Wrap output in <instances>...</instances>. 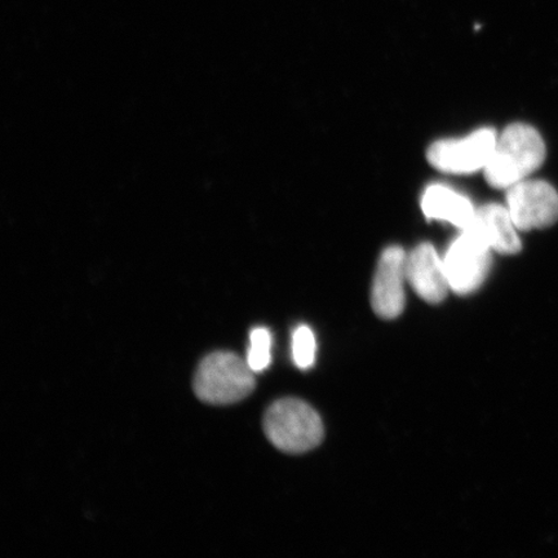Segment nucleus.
<instances>
[{
  "label": "nucleus",
  "instance_id": "7ed1b4c3",
  "mask_svg": "<svg viewBox=\"0 0 558 558\" xmlns=\"http://www.w3.org/2000/svg\"><path fill=\"white\" fill-rule=\"evenodd\" d=\"M255 373L247 361L230 352H215L201 362L193 388L201 401L209 404H232L254 392Z\"/></svg>",
  "mask_w": 558,
  "mask_h": 558
},
{
  "label": "nucleus",
  "instance_id": "39448f33",
  "mask_svg": "<svg viewBox=\"0 0 558 558\" xmlns=\"http://www.w3.org/2000/svg\"><path fill=\"white\" fill-rule=\"evenodd\" d=\"M497 140V132L493 129H481L463 138L441 140L430 145L428 162L436 170L452 174L485 170Z\"/></svg>",
  "mask_w": 558,
  "mask_h": 558
},
{
  "label": "nucleus",
  "instance_id": "f8f14e48",
  "mask_svg": "<svg viewBox=\"0 0 558 558\" xmlns=\"http://www.w3.org/2000/svg\"><path fill=\"white\" fill-rule=\"evenodd\" d=\"M317 341L311 327L302 325L292 333V359L302 369H308L316 362Z\"/></svg>",
  "mask_w": 558,
  "mask_h": 558
},
{
  "label": "nucleus",
  "instance_id": "9d476101",
  "mask_svg": "<svg viewBox=\"0 0 558 558\" xmlns=\"http://www.w3.org/2000/svg\"><path fill=\"white\" fill-rule=\"evenodd\" d=\"M422 209L428 220L450 222L460 230L469 228L476 214V208L465 195L441 184H434L425 190Z\"/></svg>",
  "mask_w": 558,
  "mask_h": 558
},
{
  "label": "nucleus",
  "instance_id": "20e7f679",
  "mask_svg": "<svg viewBox=\"0 0 558 558\" xmlns=\"http://www.w3.org/2000/svg\"><path fill=\"white\" fill-rule=\"evenodd\" d=\"M492 251L470 230H462L444 256L451 291L458 295H470L477 291L490 271Z\"/></svg>",
  "mask_w": 558,
  "mask_h": 558
},
{
  "label": "nucleus",
  "instance_id": "423d86ee",
  "mask_svg": "<svg viewBox=\"0 0 558 558\" xmlns=\"http://www.w3.org/2000/svg\"><path fill=\"white\" fill-rule=\"evenodd\" d=\"M507 208L521 232L554 226L558 220V193L542 180H522L508 187Z\"/></svg>",
  "mask_w": 558,
  "mask_h": 558
},
{
  "label": "nucleus",
  "instance_id": "6e6552de",
  "mask_svg": "<svg viewBox=\"0 0 558 558\" xmlns=\"http://www.w3.org/2000/svg\"><path fill=\"white\" fill-rule=\"evenodd\" d=\"M407 277L416 294L429 304L444 302L451 291L444 257L430 243L418 244L408 254Z\"/></svg>",
  "mask_w": 558,
  "mask_h": 558
},
{
  "label": "nucleus",
  "instance_id": "0eeeda50",
  "mask_svg": "<svg viewBox=\"0 0 558 558\" xmlns=\"http://www.w3.org/2000/svg\"><path fill=\"white\" fill-rule=\"evenodd\" d=\"M407 257L403 248L390 246L384 251L376 267L372 305L374 312L383 319L400 317L407 304Z\"/></svg>",
  "mask_w": 558,
  "mask_h": 558
},
{
  "label": "nucleus",
  "instance_id": "f257e3e1",
  "mask_svg": "<svg viewBox=\"0 0 558 558\" xmlns=\"http://www.w3.org/2000/svg\"><path fill=\"white\" fill-rule=\"evenodd\" d=\"M546 159V144L532 125L514 123L498 136L490 160L485 167V179L497 190H508L525 180Z\"/></svg>",
  "mask_w": 558,
  "mask_h": 558
},
{
  "label": "nucleus",
  "instance_id": "9b49d317",
  "mask_svg": "<svg viewBox=\"0 0 558 558\" xmlns=\"http://www.w3.org/2000/svg\"><path fill=\"white\" fill-rule=\"evenodd\" d=\"M247 364L253 372L263 373L271 364V333L264 327H256L250 333Z\"/></svg>",
  "mask_w": 558,
  "mask_h": 558
},
{
  "label": "nucleus",
  "instance_id": "1a4fd4ad",
  "mask_svg": "<svg viewBox=\"0 0 558 558\" xmlns=\"http://www.w3.org/2000/svg\"><path fill=\"white\" fill-rule=\"evenodd\" d=\"M464 230H470L501 255H514L522 248L519 229L507 206L488 204L477 208L470 227Z\"/></svg>",
  "mask_w": 558,
  "mask_h": 558
},
{
  "label": "nucleus",
  "instance_id": "f03ea898",
  "mask_svg": "<svg viewBox=\"0 0 558 558\" xmlns=\"http://www.w3.org/2000/svg\"><path fill=\"white\" fill-rule=\"evenodd\" d=\"M264 432L278 450L311 451L323 442L325 429L316 410L298 399L275 402L264 416Z\"/></svg>",
  "mask_w": 558,
  "mask_h": 558
}]
</instances>
